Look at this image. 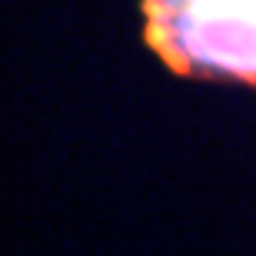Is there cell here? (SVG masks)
<instances>
[{
    "label": "cell",
    "instance_id": "cell-1",
    "mask_svg": "<svg viewBox=\"0 0 256 256\" xmlns=\"http://www.w3.org/2000/svg\"><path fill=\"white\" fill-rule=\"evenodd\" d=\"M143 20L170 70L256 86V0H143Z\"/></svg>",
    "mask_w": 256,
    "mask_h": 256
}]
</instances>
